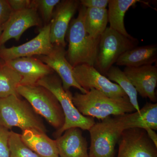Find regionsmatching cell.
Masks as SVG:
<instances>
[{"instance_id": "6da1fadb", "label": "cell", "mask_w": 157, "mask_h": 157, "mask_svg": "<svg viewBox=\"0 0 157 157\" xmlns=\"http://www.w3.org/2000/svg\"><path fill=\"white\" fill-rule=\"evenodd\" d=\"M76 18L71 20L66 36L69 45L66 58L73 67L86 64L94 66L98 54L100 38L94 39L85 27L86 8L80 6Z\"/></svg>"}, {"instance_id": "7a4b0ae2", "label": "cell", "mask_w": 157, "mask_h": 157, "mask_svg": "<svg viewBox=\"0 0 157 157\" xmlns=\"http://www.w3.org/2000/svg\"><path fill=\"white\" fill-rule=\"evenodd\" d=\"M72 100L82 115L101 120L111 115L117 116L135 111L128 97L109 98L94 89L86 94L76 92Z\"/></svg>"}, {"instance_id": "3957f363", "label": "cell", "mask_w": 157, "mask_h": 157, "mask_svg": "<svg viewBox=\"0 0 157 157\" xmlns=\"http://www.w3.org/2000/svg\"><path fill=\"white\" fill-rule=\"evenodd\" d=\"M50 90L55 96L61 106L65 117V123L61 128L56 130L54 134L57 138L68 129L78 128L89 131L95 123L94 118L86 117L78 111L73 102V95L70 90H65L61 79L54 73L39 80L37 84Z\"/></svg>"}, {"instance_id": "277c9868", "label": "cell", "mask_w": 157, "mask_h": 157, "mask_svg": "<svg viewBox=\"0 0 157 157\" xmlns=\"http://www.w3.org/2000/svg\"><path fill=\"white\" fill-rule=\"evenodd\" d=\"M0 124L9 129L15 127L22 131L35 129L45 133L47 132L40 116L20 96L0 99Z\"/></svg>"}, {"instance_id": "5b68a950", "label": "cell", "mask_w": 157, "mask_h": 157, "mask_svg": "<svg viewBox=\"0 0 157 157\" xmlns=\"http://www.w3.org/2000/svg\"><path fill=\"white\" fill-rule=\"evenodd\" d=\"M17 90L37 114L56 130L61 128L65 123L64 115L58 100L50 90L38 84L19 85Z\"/></svg>"}, {"instance_id": "8992f818", "label": "cell", "mask_w": 157, "mask_h": 157, "mask_svg": "<svg viewBox=\"0 0 157 157\" xmlns=\"http://www.w3.org/2000/svg\"><path fill=\"white\" fill-rule=\"evenodd\" d=\"M138 40L125 36L110 27H107L100 37L94 67L106 76L118 59L127 51L136 47Z\"/></svg>"}, {"instance_id": "52a82bcc", "label": "cell", "mask_w": 157, "mask_h": 157, "mask_svg": "<svg viewBox=\"0 0 157 157\" xmlns=\"http://www.w3.org/2000/svg\"><path fill=\"white\" fill-rule=\"evenodd\" d=\"M88 131L90 157H115V146L122 132L118 128L114 118L109 117L95 123Z\"/></svg>"}, {"instance_id": "ba28073f", "label": "cell", "mask_w": 157, "mask_h": 157, "mask_svg": "<svg viewBox=\"0 0 157 157\" xmlns=\"http://www.w3.org/2000/svg\"><path fill=\"white\" fill-rule=\"evenodd\" d=\"M73 74L77 83L86 91L93 88L109 98L128 97L118 85L101 74L94 66L86 64L78 65L73 67Z\"/></svg>"}, {"instance_id": "9c48e42d", "label": "cell", "mask_w": 157, "mask_h": 157, "mask_svg": "<svg viewBox=\"0 0 157 157\" xmlns=\"http://www.w3.org/2000/svg\"><path fill=\"white\" fill-rule=\"evenodd\" d=\"M117 157H157V147L144 129L124 130L118 142Z\"/></svg>"}, {"instance_id": "30bf717a", "label": "cell", "mask_w": 157, "mask_h": 157, "mask_svg": "<svg viewBox=\"0 0 157 157\" xmlns=\"http://www.w3.org/2000/svg\"><path fill=\"white\" fill-rule=\"evenodd\" d=\"M50 23L40 29L36 36L17 46L0 48V60L4 62L21 57L46 56L51 52L53 45L50 39Z\"/></svg>"}, {"instance_id": "8fae6325", "label": "cell", "mask_w": 157, "mask_h": 157, "mask_svg": "<svg viewBox=\"0 0 157 157\" xmlns=\"http://www.w3.org/2000/svg\"><path fill=\"white\" fill-rule=\"evenodd\" d=\"M43 24L38 11L33 7L13 12L0 36V48L11 39L19 41L24 33L30 28H42Z\"/></svg>"}, {"instance_id": "7c38bea8", "label": "cell", "mask_w": 157, "mask_h": 157, "mask_svg": "<svg viewBox=\"0 0 157 157\" xmlns=\"http://www.w3.org/2000/svg\"><path fill=\"white\" fill-rule=\"evenodd\" d=\"M79 6L80 1L78 0H63L56 6L50 23V39L52 45L66 47L65 37L68 28Z\"/></svg>"}, {"instance_id": "4fadbf2b", "label": "cell", "mask_w": 157, "mask_h": 157, "mask_svg": "<svg viewBox=\"0 0 157 157\" xmlns=\"http://www.w3.org/2000/svg\"><path fill=\"white\" fill-rule=\"evenodd\" d=\"M35 56L48 65L56 73L61 79L63 86L65 90H70V88L73 87L79 90L82 94L87 92L77 83L74 78L73 67L66 58L65 47L53 45V49L49 54Z\"/></svg>"}, {"instance_id": "5bb4252c", "label": "cell", "mask_w": 157, "mask_h": 157, "mask_svg": "<svg viewBox=\"0 0 157 157\" xmlns=\"http://www.w3.org/2000/svg\"><path fill=\"white\" fill-rule=\"evenodd\" d=\"M123 72L141 97L148 98L154 103L157 102L155 92L157 66L149 65L139 67H125Z\"/></svg>"}, {"instance_id": "9a60e30c", "label": "cell", "mask_w": 157, "mask_h": 157, "mask_svg": "<svg viewBox=\"0 0 157 157\" xmlns=\"http://www.w3.org/2000/svg\"><path fill=\"white\" fill-rule=\"evenodd\" d=\"M21 77L20 85H33L45 76L52 74L53 70L36 56L14 59L5 62Z\"/></svg>"}, {"instance_id": "2e32d148", "label": "cell", "mask_w": 157, "mask_h": 157, "mask_svg": "<svg viewBox=\"0 0 157 157\" xmlns=\"http://www.w3.org/2000/svg\"><path fill=\"white\" fill-rule=\"evenodd\" d=\"M118 129L123 132L127 129L138 128L157 130V104L148 103L138 111L114 117Z\"/></svg>"}, {"instance_id": "e0dca14e", "label": "cell", "mask_w": 157, "mask_h": 157, "mask_svg": "<svg viewBox=\"0 0 157 157\" xmlns=\"http://www.w3.org/2000/svg\"><path fill=\"white\" fill-rule=\"evenodd\" d=\"M60 157H90L88 143L81 129L71 128L56 139Z\"/></svg>"}, {"instance_id": "ac0fdd59", "label": "cell", "mask_w": 157, "mask_h": 157, "mask_svg": "<svg viewBox=\"0 0 157 157\" xmlns=\"http://www.w3.org/2000/svg\"><path fill=\"white\" fill-rule=\"evenodd\" d=\"M21 140L29 148L40 157H59L56 140L35 129L22 131Z\"/></svg>"}, {"instance_id": "d6986e66", "label": "cell", "mask_w": 157, "mask_h": 157, "mask_svg": "<svg viewBox=\"0 0 157 157\" xmlns=\"http://www.w3.org/2000/svg\"><path fill=\"white\" fill-rule=\"evenodd\" d=\"M157 60L156 44L135 47L123 54L117 61V66L139 67L152 65Z\"/></svg>"}, {"instance_id": "ffe728a7", "label": "cell", "mask_w": 157, "mask_h": 157, "mask_svg": "<svg viewBox=\"0 0 157 157\" xmlns=\"http://www.w3.org/2000/svg\"><path fill=\"white\" fill-rule=\"evenodd\" d=\"M138 2H142L139 0H109L107 10L109 27L125 36L131 39L134 38L127 32L124 18L129 8Z\"/></svg>"}, {"instance_id": "44dd1931", "label": "cell", "mask_w": 157, "mask_h": 157, "mask_svg": "<svg viewBox=\"0 0 157 157\" xmlns=\"http://www.w3.org/2000/svg\"><path fill=\"white\" fill-rule=\"evenodd\" d=\"M108 22L107 9L86 8L85 16V27L91 37L94 39L100 38L107 29Z\"/></svg>"}, {"instance_id": "7402d4cb", "label": "cell", "mask_w": 157, "mask_h": 157, "mask_svg": "<svg viewBox=\"0 0 157 157\" xmlns=\"http://www.w3.org/2000/svg\"><path fill=\"white\" fill-rule=\"evenodd\" d=\"M21 80L19 73L2 60L0 63V99L11 95L20 96L17 90Z\"/></svg>"}, {"instance_id": "603a6c76", "label": "cell", "mask_w": 157, "mask_h": 157, "mask_svg": "<svg viewBox=\"0 0 157 157\" xmlns=\"http://www.w3.org/2000/svg\"><path fill=\"white\" fill-rule=\"evenodd\" d=\"M106 76L109 80L115 82L123 90L135 111L140 110L137 90L123 71L117 67L113 66L107 72Z\"/></svg>"}, {"instance_id": "cb8c5ba5", "label": "cell", "mask_w": 157, "mask_h": 157, "mask_svg": "<svg viewBox=\"0 0 157 157\" xmlns=\"http://www.w3.org/2000/svg\"><path fill=\"white\" fill-rule=\"evenodd\" d=\"M10 157H40L23 142L21 135L10 131L9 139Z\"/></svg>"}, {"instance_id": "d4e9b609", "label": "cell", "mask_w": 157, "mask_h": 157, "mask_svg": "<svg viewBox=\"0 0 157 157\" xmlns=\"http://www.w3.org/2000/svg\"><path fill=\"white\" fill-rule=\"evenodd\" d=\"M60 0H32V7L35 8L44 25L50 23L56 6Z\"/></svg>"}, {"instance_id": "484cf974", "label": "cell", "mask_w": 157, "mask_h": 157, "mask_svg": "<svg viewBox=\"0 0 157 157\" xmlns=\"http://www.w3.org/2000/svg\"><path fill=\"white\" fill-rule=\"evenodd\" d=\"M10 131L0 124V157H10L9 139Z\"/></svg>"}, {"instance_id": "4316f807", "label": "cell", "mask_w": 157, "mask_h": 157, "mask_svg": "<svg viewBox=\"0 0 157 157\" xmlns=\"http://www.w3.org/2000/svg\"><path fill=\"white\" fill-rule=\"evenodd\" d=\"M13 12L8 0H0V27H4Z\"/></svg>"}, {"instance_id": "83f0119b", "label": "cell", "mask_w": 157, "mask_h": 157, "mask_svg": "<svg viewBox=\"0 0 157 157\" xmlns=\"http://www.w3.org/2000/svg\"><path fill=\"white\" fill-rule=\"evenodd\" d=\"M80 6L86 8L106 9L109 0H81Z\"/></svg>"}, {"instance_id": "f1b7e54d", "label": "cell", "mask_w": 157, "mask_h": 157, "mask_svg": "<svg viewBox=\"0 0 157 157\" xmlns=\"http://www.w3.org/2000/svg\"><path fill=\"white\" fill-rule=\"evenodd\" d=\"M13 12L32 7V0H8Z\"/></svg>"}, {"instance_id": "f546056e", "label": "cell", "mask_w": 157, "mask_h": 157, "mask_svg": "<svg viewBox=\"0 0 157 157\" xmlns=\"http://www.w3.org/2000/svg\"><path fill=\"white\" fill-rule=\"evenodd\" d=\"M149 139L157 147V134L155 130L151 128L144 129Z\"/></svg>"}, {"instance_id": "4dcf8cb0", "label": "cell", "mask_w": 157, "mask_h": 157, "mask_svg": "<svg viewBox=\"0 0 157 157\" xmlns=\"http://www.w3.org/2000/svg\"><path fill=\"white\" fill-rule=\"evenodd\" d=\"M3 30V28L0 27V36H1V34H2V32Z\"/></svg>"}, {"instance_id": "1f68e13d", "label": "cell", "mask_w": 157, "mask_h": 157, "mask_svg": "<svg viewBox=\"0 0 157 157\" xmlns=\"http://www.w3.org/2000/svg\"><path fill=\"white\" fill-rule=\"evenodd\" d=\"M1 62H2V60H0V63H1Z\"/></svg>"}]
</instances>
